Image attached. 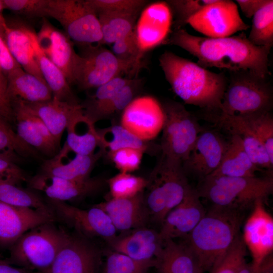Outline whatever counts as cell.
Here are the masks:
<instances>
[{"label":"cell","mask_w":273,"mask_h":273,"mask_svg":"<svg viewBox=\"0 0 273 273\" xmlns=\"http://www.w3.org/2000/svg\"><path fill=\"white\" fill-rule=\"evenodd\" d=\"M111 52L119 60L130 65L133 72H137L141 67L144 54L139 48L135 31L113 43Z\"/></svg>","instance_id":"b9f144b4"},{"label":"cell","mask_w":273,"mask_h":273,"mask_svg":"<svg viewBox=\"0 0 273 273\" xmlns=\"http://www.w3.org/2000/svg\"><path fill=\"white\" fill-rule=\"evenodd\" d=\"M166 80L185 104L219 111L228 79L224 72H211L187 59L166 51L159 58Z\"/></svg>","instance_id":"7a4b0ae2"},{"label":"cell","mask_w":273,"mask_h":273,"mask_svg":"<svg viewBox=\"0 0 273 273\" xmlns=\"http://www.w3.org/2000/svg\"><path fill=\"white\" fill-rule=\"evenodd\" d=\"M248 39L258 47L273 45V1L259 10L252 17V24Z\"/></svg>","instance_id":"f35d334b"},{"label":"cell","mask_w":273,"mask_h":273,"mask_svg":"<svg viewBox=\"0 0 273 273\" xmlns=\"http://www.w3.org/2000/svg\"><path fill=\"white\" fill-rule=\"evenodd\" d=\"M157 273H199L201 270L186 243L173 239L164 241L162 248L154 259Z\"/></svg>","instance_id":"f546056e"},{"label":"cell","mask_w":273,"mask_h":273,"mask_svg":"<svg viewBox=\"0 0 273 273\" xmlns=\"http://www.w3.org/2000/svg\"><path fill=\"white\" fill-rule=\"evenodd\" d=\"M136 23L135 33L142 53L159 46L166 40L173 15L166 2H157L146 7Z\"/></svg>","instance_id":"d6986e66"},{"label":"cell","mask_w":273,"mask_h":273,"mask_svg":"<svg viewBox=\"0 0 273 273\" xmlns=\"http://www.w3.org/2000/svg\"><path fill=\"white\" fill-rule=\"evenodd\" d=\"M45 199L53 209L56 218L78 233L90 239L102 238L109 243L117 237V230L108 215L101 208L94 206L88 209H83L67 202Z\"/></svg>","instance_id":"4fadbf2b"},{"label":"cell","mask_w":273,"mask_h":273,"mask_svg":"<svg viewBox=\"0 0 273 273\" xmlns=\"http://www.w3.org/2000/svg\"><path fill=\"white\" fill-rule=\"evenodd\" d=\"M270 0H237L241 10L245 16L252 18L262 8L267 5Z\"/></svg>","instance_id":"f5cc1de1"},{"label":"cell","mask_w":273,"mask_h":273,"mask_svg":"<svg viewBox=\"0 0 273 273\" xmlns=\"http://www.w3.org/2000/svg\"><path fill=\"white\" fill-rule=\"evenodd\" d=\"M199 273H203V272L200 271Z\"/></svg>","instance_id":"6125c7cd"},{"label":"cell","mask_w":273,"mask_h":273,"mask_svg":"<svg viewBox=\"0 0 273 273\" xmlns=\"http://www.w3.org/2000/svg\"><path fill=\"white\" fill-rule=\"evenodd\" d=\"M260 170L246 153L241 138L232 133L220 165L209 176L254 177L256 176V172Z\"/></svg>","instance_id":"1f68e13d"},{"label":"cell","mask_w":273,"mask_h":273,"mask_svg":"<svg viewBox=\"0 0 273 273\" xmlns=\"http://www.w3.org/2000/svg\"><path fill=\"white\" fill-rule=\"evenodd\" d=\"M238 273H256V269L254 268L252 263H247L245 261L239 269Z\"/></svg>","instance_id":"91938a15"},{"label":"cell","mask_w":273,"mask_h":273,"mask_svg":"<svg viewBox=\"0 0 273 273\" xmlns=\"http://www.w3.org/2000/svg\"><path fill=\"white\" fill-rule=\"evenodd\" d=\"M7 79L0 67V100L7 107L12 109L7 97Z\"/></svg>","instance_id":"db71d44e"},{"label":"cell","mask_w":273,"mask_h":273,"mask_svg":"<svg viewBox=\"0 0 273 273\" xmlns=\"http://www.w3.org/2000/svg\"><path fill=\"white\" fill-rule=\"evenodd\" d=\"M187 24L211 38L231 36L250 27L242 20L236 2L231 0H215L191 17Z\"/></svg>","instance_id":"7c38bea8"},{"label":"cell","mask_w":273,"mask_h":273,"mask_svg":"<svg viewBox=\"0 0 273 273\" xmlns=\"http://www.w3.org/2000/svg\"><path fill=\"white\" fill-rule=\"evenodd\" d=\"M0 273H37L27 269L15 267L10 263L0 260Z\"/></svg>","instance_id":"11a10c76"},{"label":"cell","mask_w":273,"mask_h":273,"mask_svg":"<svg viewBox=\"0 0 273 273\" xmlns=\"http://www.w3.org/2000/svg\"><path fill=\"white\" fill-rule=\"evenodd\" d=\"M55 222L41 224L23 234L10 248V262L37 273L46 271L68 233Z\"/></svg>","instance_id":"5b68a950"},{"label":"cell","mask_w":273,"mask_h":273,"mask_svg":"<svg viewBox=\"0 0 273 273\" xmlns=\"http://www.w3.org/2000/svg\"><path fill=\"white\" fill-rule=\"evenodd\" d=\"M56 220V217L40 211L0 201V247L10 249L28 231Z\"/></svg>","instance_id":"7402d4cb"},{"label":"cell","mask_w":273,"mask_h":273,"mask_svg":"<svg viewBox=\"0 0 273 273\" xmlns=\"http://www.w3.org/2000/svg\"><path fill=\"white\" fill-rule=\"evenodd\" d=\"M29 177L15 163L0 158V181L21 186Z\"/></svg>","instance_id":"f907efd6"},{"label":"cell","mask_w":273,"mask_h":273,"mask_svg":"<svg viewBox=\"0 0 273 273\" xmlns=\"http://www.w3.org/2000/svg\"><path fill=\"white\" fill-rule=\"evenodd\" d=\"M67 138L64 143L74 153L83 155L95 153L100 147L97 129L84 114L83 109L71 119L66 128Z\"/></svg>","instance_id":"d6a6232c"},{"label":"cell","mask_w":273,"mask_h":273,"mask_svg":"<svg viewBox=\"0 0 273 273\" xmlns=\"http://www.w3.org/2000/svg\"><path fill=\"white\" fill-rule=\"evenodd\" d=\"M164 241L159 232L146 226L133 230L109 244L114 251L138 261L154 260L161 251Z\"/></svg>","instance_id":"484cf974"},{"label":"cell","mask_w":273,"mask_h":273,"mask_svg":"<svg viewBox=\"0 0 273 273\" xmlns=\"http://www.w3.org/2000/svg\"><path fill=\"white\" fill-rule=\"evenodd\" d=\"M0 201L13 206L35 209L56 217L53 209L46 199L30 188L0 181Z\"/></svg>","instance_id":"d590c367"},{"label":"cell","mask_w":273,"mask_h":273,"mask_svg":"<svg viewBox=\"0 0 273 273\" xmlns=\"http://www.w3.org/2000/svg\"><path fill=\"white\" fill-rule=\"evenodd\" d=\"M101 255L90 238L68 232L52 265L42 273H100Z\"/></svg>","instance_id":"8fae6325"},{"label":"cell","mask_w":273,"mask_h":273,"mask_svg":"<svg viewBox=\"0 0 273 273\" xmlns=\"http://www.w3.org/2000/svg\"><path fill=\"white\" fill-rule=\"evenodd\" d=\"M5 9L3 0H0V34L2 35L4 38L6 28L7 27V22L3 16V12Z\"/></svg>","instance_id":"680465c9"},{"label":"cell","mask_w":273,"mask_h":273,"mask_svg":"<svg viewBox=\"0 0 273 273\" xmlns=\"http://www.w3.org/2000/svg\"><path fill=\"white\" fill-rule=\"evenodd\" d=\"M103 155L124 148L140 149L146 152L149 144L129 132L121 125L97 129Z\"/></svg>","instance_id":"8d00e7d4"},{"label":"cell","mask_w":273,"mask_h":273,"mask_svg":"<svg viewBox=\"0 0 273 273\" xmlns=\"http://www.w3.org/2000/svg\"><path fill=\"white\" fill-rule=\"evenodd\" d=\"M206 213L196 189L191 186L181 202L164 218L159 231L161 239H185Z\"/></svg>","instance_id":"ffe728a7"},{"label":"cell","mask_w":273,"mask_h":273,"mask_svg":"<svg viewBox=\"0 0 273 273\" xmlns=\"http://www.w3.org/2000/svg\"><path fill=\"white\" fill-rule=\"evenodd\" d=\"M230 78L219 111L229 115L271 112L272 87L267 77L248 70L229 71Z\"/></svg>","instance_id":"52a82bcc"},{"label":"cell","mask_w":273,"mask_h":273,"mask_svg":"<svg viewBox=\"0 0 273 273\" xmlns=\"http://www.w3.org/2000/svg\"><path fill=\"white\" fill-rule=\"evenodd\" d=\"M141 13L101 12L97 14L102 40L99 45L111 44L135 30Z\"/></svg>","instance_id":"e575fe53"},{"label":"cell","mask_w":273,"mask_h":273,"mask_svg":"<svg viewBox=\"0 0 273 273\" xmlns=\"http://www.w3.org/2000/svg\"><path fill=\"white\" fill-rule=\"evenodd\" d=\"M245 115L273 162V118L271 112H256Z\"/></svg>","instance_id":"7bdbcfd3"},{"label":"cell","mask_w":273,"mask_h":273,"mask_svg":"<svg viewBox=\"0 0 273 273\" xmlns=\"http://www.w3.org/2000/svg\"><path fill=\"white\" fill-rule=\"evenodd\" d=\"M242 212L212 206L185 239L203 273L216 267L240 235Z\"/></svg>","instance_id":"3957f363"},{"label":"cell","mask_w":273,"mask_h":273,"mask_svg":"<svg viewBox=\"0 0 273 273\" xmlns=\"http://www.w3.org/2000/svg\"><path fill=\"white\" fill-rule=\"evenodd\" d=\"M16 133L19 138L40 154L48 158L54 156L60 147L42 120L21 100L11 102Z\"/></svg>","instance_id":"e0dca14e"},{"label":"cell","mask_w":273,"mask_h":273,"mask_svg":"<svg viewBox=\"0 0 273 273\" xmlns=\"http://www.w3.org/2000/svg\"><path fill=\"white\" fill-rule=\"evenodd\" d=\"M85 47L78 55L74 72V84L80 89L97 88L123 73L133 72L130 65L101 45Z\"/></svg>","instance_id":"30bf717a"},{"label":"cell","mask_w":273,"mask_h":273,"mask_svg":"<svg viewBox=\"0 0 273 273\" xmlns=\"http://www.w3.org/2000/svg\"><path fill=\"white\" fill-rule=\"evenodd\" d=\"M212 206L243 212L259 199L266 201L273 191L272 173L264 177L209 176L196 189Z\"/></svg>","instance_id":"277c9868"},{"label":"cell","mask_w":273,"mask_h":273,"mask_svg":"<svg viewBox=\"0 0 273 273\" xmlns=\"http://www.w3.org/2000/svg\"><path fill=\"white\" fill-rule=\"evenodd\" d=\"M47 17L57 20L71 40L79 44H99L102 40L98 15L86 0H49Z\"/></svg>","instance_id":"9c48e42d"},{"label":"cell","mask_w":273,"mask_h":273,"mask_svg":"<svg viewBox=\"0 0 273 273\" xmlns=\"http://www.w3.org/2000/svg\"><path fill=\"white\" fill-rule=\"evenodd\" d=\"M103 156L100 149L92 155L76 154L64 143L54 156L42 162L39 172L70 180H85L90 177L96 162Z\"/></svg>","instance_id":"cb8c5ba5"},{"label":"cell","mask_w":273,"mask_h":273,"mask_svg":"<svg viewBox=\"0 0 273 273\" xmlns=\"http://www.w3.org/2000/svg\"><path fill=\"white\" fill-rule=\"evenodd\" d=\"M227 146L228 141L218 132L203 129L183 164L185 173L192 174L200 181L209 176L220 165Z\"/></svg>","instance_id":"2e32d148"},{"label":"cell","mask_w":273,"mask_h":273,"mask_svg":"<svg viewBox=\"0 0 273 273\" xmlns=\"http://www.w3.org/2000/svg\"><path fill=\"white\" fill-rule=\"evenodd\" d=\"M95 206L106 213L117 231L145 227L150 217L144 192L129 198H111Z\"/></svg>","instance_id":"d4e9b609"},{"label":"cell","mask_w":273,"mask_h":273,"mask_svg":"<svg viewBox=\"0 0 273 273\" xmlns=\"http://www.w3.org/2000/svg\"><path fill=\"white\" fill-rule=\"evenodd\" d=\"M19 67L20 66L10 52L5 39L0 34V67L7 75L9 72Z\"/></svg>","instance_id":"816d5d0a"},{"label":"cell","mask_w":273,"mask_h":273,"mask_svg":"<svg viewBox=\"0 0 273 273\" xmlns=\"http://www.w3.org/2000/svg\"><path fill=\"white\" fill-rule=\"evenodd\" d=\"M24 103L44 123L60 147L62 135L68 123L82 109L81 104H72L54 98L39 103Z\"/></svg>","instance_id":"4316f807"},{"label":"cell","mask_w":273,"mask_h":273,"mask_svg":"<svg viewBox=\"0 0 273 273\" xmlns=\"http://www.w3.org/2000/svg\"><path fill=\"white\" fill-rule=\"evenodd\" d=\"M40 155L19 138L8 122L0 123V158L16 163L24 158H39Z\"/></svg>","instance_id":"74e56055"},{"label":"cell","mask_w":273,"mask_h":273,"mask_svg":"<svg viewBox=\"0 0 273 273\" xmlns=\"http://www.w3.org/2000/svg\"><path fill=\"white\" fill-rule=\"evenodd\" d=\"M161 104L164 119L160 158L183 166L203 129L196 117L183 104L173 101Z\"/></svg>","instance_id":"ba28073f"},{"label":"cell","mask_w":273,"mask_h":273,"mask_svg":"<svg viewBox=\"0 0 273 273\" xmlns=\"http://www.w3.org/2000/svg\"><path fill=\"white\" fill-rule=\"evenodd\" d=\"M131 79L117 76L97 88L95 93L81 104L94 105L111 98L128 84Z\"/></svg>","instance_id":"681fc988"},{"label":"cell","mask_w":273,"mask_h":273,"mask_svg":"<svg viewBox=\"0 0 273 273\" xmlns=\"http://www.w3.org/2000/svg\"><path fill=\"white\" fill-rule=\"evenodd\" d=\"M28 32L40 71L52 92L53 98L72 104H80L64 73L39 48L36 33L29 27Z\"/></svg>","instance_id":"f1b7e54d"},{"label":"cell","mask_w":273,"mask_h":273,"mask_svg":"<svg viewBox=\"0 0 273 273\" xmlns=\"http://www.w3.org/2000/svg\"><path fill=\"white\" fill-rule=\"evenodd\" d=\"M36 38L44 54L62 70L70 85L74 84V72L78 54L75 52L71 39L47 18H42Z\"/></svg>","instance_id":"603a6c76"},{"label":"cell","mask_w":273,"mask_h":273,"mask_svg":"<svg viewBox=\"0 0 273 273\" xmlns=\"http://www.w3.org/2000/svg\"><path fill=\"white\" fill-rule=\"evenodd\" d=\"M247 248L240 235L220 263L210 273H238L246 261Z\"/></svg>","instance_id":"bcb514c9"},{"label":"cell","mask_w":273,"mask_h":273,"mask_svg":"<svg viewBox=\"0 0 273 273\" xmlns=\"http://www.w3.org/2000/svg\"><path fill=\"white\" fill-rule=\"evenodd\" d=\"M97 14L101 12L141 13L145 0H86Z\"/></svg>","instance_id":"f6af8a7d"},{"label":"cell","mask_w":273,"mask_h":273,"mask_svg":"<svg viewBox=\"0 0 273 273\" xmlns=\"http://www.w3.org/2000/svg\"><path fill=\"white\" fill-rule=\"evenodd\" d=\"M143 82L141 79H131L130 81L111 98L94 105H81L85 115L93 123L108 118L122 112L136 97Z\"/></svg>","instance_id":"836d02e7"},{"label":"cell","mask_w":273,"mask_h":273,"mask_svg":"<svg viewBox=\"0 0 273 273\" xmlns=\"http://www.w3.org/2000/svg\"><path fill=\"white\" fill-rule=\"evenodd\" d=\"M154 265V260L138 261L114 251L107 254L101 273H148Z\"/></svg>","instance_id":"60d3db41"},{"label":"cell","mask_w":273,"mask_h":273,"mask_svg":"<svg viewBox=\"0 0 273 273\" xmlns=\"http://www.w3.org/2000/svg\"><path fill=\"white\" fill-rule=\"evenodd\" d=\"M144 153L140 149L124 148L112 152L108 156L120 172L130 173L139 168Z\"/></svg>","instance_id":"7dc6e473"},{"label":"cell","mask_w":273,"mask_h":273,"mask_svg":"<svg viewBox=\"0 0 273 273\" xmlns=\"http://www.w3.org/2000/svg\"><path fill=\"white\" fill-rule=\"evenodd\" d=\"M0 117L8 122H15L13 109L5 106L0 100Z\"/></svg>","instance_id":"6f0895ef"},{"label":"cell","mask_w":273,"mask_h":273,"mask_svg":"<svg viewBox=\"0 0 273 273\" xmlns=\"http://www.w3.org/2000/svg\"><path fill=\"white\" fill-rule=\"evenodd\" d=\"M215 0H169L166 2L175 17V29L182 28L188 21Z\"/></svg>","instance_id":"ee69618b"},{"label":"cell","mask_w":273,"mask_h":273,"mask_svg":"<svg viewBox=\"0 0 273 273\" xmlns=\"http://www.w3.org/2000/svg\"><path fill=\"white\" fill-rule=\"evenodd\" d=\"M7 97L29 103H39L53 98L46 82L19 67L7 74Z\"/></svg>","instance_id":"83f0119b"},{"label":"cell","mask_w":273,"mask_h":273,"mask_svg":"<svg viewBox=\"0 0 273 273\" xmlns=\"http://www.w3.org/2000/svg\"><path fill=\"white\" fill-rule=\"evenodd\" d=\"M112 198H129L144 192L147 179L127 172H120L108 180Z\"/></svg>","instance_id":"ab89813d"},{"label":"cell","mask_w":273,"mask_h":273,"mask_svg":"<svg viewBox=\"0 0 273 273\" xmlns=\"http://www.w3.org/2000/svg\"><path fill=\"white\" fill-rule=\"evenodd\" d=\"M208 113L209 119L241 138L246 153L258 168L272 171L273 162L246 115H229L220 111Z\"/></svg>","instance_id":"44dd1931"},{"label":"cell","mask_w":273,"mask_h":273,"mask_svg":"<svg viewBox=\"0 0 273 273\" xmlns=\"http://www.w3.org/2000/svg\"><path fill=\"white\" fill-rule=\"evenodd\" d=\"M181 48L198 59L197 64L206 68L215 67L229 71L248 70L267 77L271 47L253 44L246 34L221 38L192 35L186 30L175 29L164 42Z\"/></svg>","instance_id":"6da1fadb"},{"label":"cell","mask_w":273,"mask_h":273,"mask_svg":"<svg viewBox=\"0 0 273 273\" xmlns=\"http://www.w3.org/2000/svg\"><path fill=\"white\" fill-rule=\"evenodd\" d=\"M256 273H273L272 253L262 260L256 269Z\"/></svg>","instance_id":"9f6ffc18"},{"label":"cell","mask_w":273,"mask_h":273,"mask_svg":"<svg viewBox=\"0 0 273 273\" xmlns=\"http://www.w3.org/2000/svg\"><path fill=\"white\" fill-rule=\"evenodd\" d=\"M29 188L43 193L46 198L67 202L83 199L99 192L105 180L100 177L70 180L38 172L29 177Z\"/></svg>","instance_id":"9a60e30c"},{"label":"cell","mask_w":273,"mask_h":273,"mask_svg":"<svg viewBox=\"0 0 273 273\" xmlns=\"http://www.w3.org/2000/svg\"><path fill=\"white\" fill-rule=\"evenodd\" d=\"M162 104L150 96L136 97L122 111L120 125L141 140L148 142L162 129Z\"/></svg>","instance_id":"5bb4252c"},{"label":"cell","mask_w":273,"mask_h":273,"mask_svg":"<svg viewBox=\"0 0 273 273\" xmlns=\"http://www.w3.org/2000/svg\"><path fill=\"white\" fill-rule=\"evenodd\" d=\"M28 28L21 24L7 22L5 39L18 64L25 71L44 81L35 58Z\"/></svg>","instance_id":"4dcf8cb0"},{"label":"cell","mask_w":273,"mask_h":273,"mask_svg":"<svg viewBox=\"0 0 273 273\" xmlns=\"http://www.w3.org/2000/svg\"><path fill=\"white\" fill-rule=\"evenodd\" d=\"M190 187L182 165L160 158L144 191L150 217L161 225L167 214L181 202Z\"/></svg>","instance_id":"8992f818"},{"label":"cell","mask_w":273,"mask_h":273,"mask_svg":"<svg viewBox=\"0 0 273 273\" xmlns=\"http://www.w3.org/2000/svg\"><path fill=\"white\" fill-rule=\"evenodd\" d=\"M7 122L5 120H4L3 118L0 117V123H3L4 122Z\"/></svg>","instance_id":"94428289"},{"label":"cell","mask_w":273,"mask_h":273,"mask_svg":"<svg viewBox=\"0 0 273 273\" xmlns=\"http://www.w3.org/2000/svg\"><path fill=\"white\" fill-rule=\"evenodd\" d=\"M5 9L28 17L47 18L49 0H3Z\"/></svg>","instance_id":"c3c4849f"},{"label":"cell","mask_w":273,"mask_h":273,"mask_svg":"<svg viewBox=\"0 0 273 273\" xmlns=\"http://www.w3.org/2000/svg\"><path fill=\"white\" fill-rule=\"evenodd\" d=\"M265 202L261 199L255 202L242 236L256 269L265 257L272 253L273 249V218L264 207Z\"/></svg>","instance_id":"ac0fdd59"}]
</instances>
